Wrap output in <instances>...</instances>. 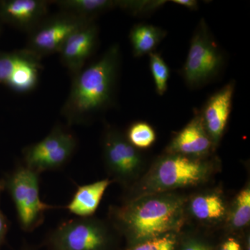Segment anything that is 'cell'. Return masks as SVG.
Segmentation results:
<instances>
[{
	"instance_id": "6da1fadb",
	"label": "cell",
	"mask_w": 250,
	"mask_h": 250,
	"mask_svg": "<svg viewBox=\"0 0 250 250\" xmlns=\"http://www.w3.org/2000/svg\"><path fill=\"white\" fill-rule=\"evenodd\" d=\"M119 45L115 44L101 58L73 77L62 116L69 125H82L113 103L121 65Z\"/></svg>"
},
{
	"instance_id": "7a4b0ae2",
	"label": "cell",
	"mask_w": 250,
	"mask_h": 250,
	"mask_svg": "<svg viewBox=\"0 0 250 250\" xmlns=\"http://www.w3.org/2000/svg\"><path fill=\"white\" fill-rule=\"evenodd\" d=\"M185 201L170 194L142 195L112 208L115 228L136 243L177 231L183 225Z\"/></svg>"
},
{
	"instance_id": "3957f363",
	"label": "cell",
	"mask_w": 250,
	"mask_h": 250,
	"mask_svg": "<svg viewBox=\"0 0 250 250\" xmlns=\"http://www.w3.org/2000/svg\"><path fill=\"white\" fill-rule=\"evenodd\" d=\"M210 171V163L202 158L167 154L156 163L137 197L199 185L207 181Z\"/></svg>"
},
{
	"instance_id": "277c9868",
	"label": "cell",
	"mask_w": 250,
	"mask_h": 250,
	"mask_svg": "<svg viewBox=\"0 0 250 250\" xmlns=\"http://www.w3.org/2000/svg\"><path fill=\"white\" fill-rule=\"evenodd\" d=\"M40 173L18 164L2 179L4 190L14 202L20 227L25 232H32L43 223L45 213L60 208L41 200Z\"/></svg>"
},
{
	"instance_id": "5b68a950",
	"label": "cell",
	"mask_w": 250,
	"mask_h": 250,
	"mask_svg": "<svg viewBox=\"0 0 250 250\" xmlns=\"http://www.w3.org/2000/svg\"><path fill=\"white\" fill-rule=\"evenodd\" d=\"M224 64V54L208 30L205 20L202 19L190 41L182 69L184 80L189 88H200L214 80L223 70Z\"/></svg>"
},
{
	"instance_id": "8992f818",
	"label": "cell",
	"mask_w": 250,
	"mask_h": 250,
	"mask_svg": "<svg viewBox=\"0 0 250 250\" xmlns=\"http://www.w3.org/2000/svg\"><path fill=\"white\" fill-rule=\"evenodd\" d=\"M111 241L107 225L90 217L62 222L47 234L45 244L50 250H108Z\"/></svg>"
},
{
	"instance_id": "52a82bcc",
	"label": "cell",
	"mask_w": 250,
	"mask_h": 250,
	"mask_svg": "<svg viewBox=\"0 0 250 250\" xmlns=\"http://www.w3.org/2000/svg\"><path fill=\"white\" fill-rule=\"evenodd\" d=\"M77 146L74 134L57 125L42 141L23 149L24 165L40 174L61 170L72 159Z\"/></svg>"
},
{
	"instance_id": "ba28073f",
	"label": "cell",
	"mask_w": 250,
	"mask_h": 250,
	"mask_svg": "<svg viewBox=\"0 0 250 250\" xmlns=\"http://www.w3.org/2000/svg\"><path fill=\"white\" fill-rule=\"evenodd\" d=\"M93 20L61 11L47 16L28 33L27 47L42 59L59 53L65 41L76 31L93 22Z\"/></svg>"
},
{
	"instance_id": "9c48e42d",
	"label": "cell",
	"mask_w": 250,
	"mask_h": 250,
	"mask_svg": "<svg viewBox=\"0 0 250 250\" xmlns=\"http://www.w3.org/2000/svg\"><path fill=\"white\" fill-rule=\"evenodd\" d=\"M41 60L27 48L0 52V83L16 93H29L39 82Z\"/></svg>"
},
{
	"instance_id": "30bf717a",
	"label": "cell",
	"mask_w": 250,
	"mask_h": 250,
	"mask_svg": "<svg viewBox=\"0 0 250 250\" xmlns=\"http://www.w3.org/2000/svg\"><path fill=\"white\" fill-rule=\"evenodd\" d=\"M103 147L105 166L116 180L126 184L134 178L141 168L142 158L124 135L118 130L108 129Z\"/></svg>"
},
{
	"instance_id": "8fae6325",
	"label": "cell",
	"mask_w": 250,
	"mask_h": 250,
	"mask_svg": "<svg viewBox=\"0 0 250 250\" xmlns=\"http://www.w3.org/2000/svg\"><path fill=\"white\" fill-rule=\"evenodd\" d=\"M235 82L231 81L208 99L200 113L206 130L216 146L223 137L232 107Z\"/></svg>"
},
{
	"instance_id": "7c38bea8",
	"label": "cell",
	"mask_w": 250,
	"mask_h": 250,
	"mask_svg": "<svg viewBox=\"0 0 250 250\" xmlns=\"http://www.w3.org/2000/svg\"><path fill=\"white\" fill-rule=\"evenodd\" d=\"M98 39V27L93 22L74 33L62 46L59 53L61 62L72 77L83 70L96 47Z\"/></svg>"
},
{
	"instance_id": "4fadbf2b",
	"label": "cell",
	"mask_w": 250,
	"mask_h": 250,
	"mask_svg": "<svg viewBox=\"0 0 250 250\" xmlns=\"http://www.w3.org/2000/svg\"><path fill=\"white\" fill-rule=\"evenodd\" d=\"M49 4L45 0H2L0 20L29 33L47 17Z\"/></svg>"
},
{
	"instance_id": "5bb4252c",
	"label": "cell",
	"mask_w": 250,
	"mask_h": 250,
	"mask_svg": "<svg viewBox=\"0 0 250 250\" xmlns=\"http://www.w3.org/2000/svg\"><path fill=\"white\" fill-rule=\"evenodd\" d=\"M214 148L197 113L187 126L176 134L167 148V154H181L191 157L202 158Z\"/></svg>"
},
{
	"instance_id": "9a60e30c",
	"label": "cell",
	"mask_w": 250,
	"mask_h": 250,
	"mask_svg": "<svg viewBox=\"0 0 250 250\" xmlns=\"http://www.w3.org/2000/svg\"><path fill=\"white\" fill-rule=\"evenodd\" d=\"M111 183L108 179L78 186L71 200L65 207L79 218H90L98 210L104 194Z\"/></svg>"
},
{
	"instance_id": "2e32d148",
	"label": "cell",
	"mask_w": 250,
	"mask_h": 250,
	"mask_svg": "<svg viewBox=\"0 0 250 250\" xmlns=\"http://www.w3.org/2000/svg\"><path fill=\"white\" fill-rule=\"evenodd\" d=\"M166 35L164 29L152 24H136L129 34L134 57H141L154 52Z\"/></svg>"
},
{
	"instance_id": "e0dca14e",
	"label": "cell",
	"mask_w": 250,
	"mask_h": 250,
	"mask_svg": "<svg viewBox=\"0 0 250 250\" xmlns=\"http://www.w3.org/2000/svg\"><path fill=\"white\" fill-rule=\"evenodd\" d=\"M62 11L94 20L99 14L118 7L119 1L113 0H59L54 1Z\"/></svg>"
},
{
	"instance_id": "ac0fdd59",
	"label": "cell",
	"mask_w": 250,
	"mask_h": 250,
	"mask_svg": "<svg viewBox=\"0 0 250 250\" xmlns=\"http://www.w3.org/2000/svg\"><path fill=\"white\" fill-rule=\"evenodd\" d=\"M192 214L200 220H217L223 218L226 207L218 194L208 193L197 195L190 204Z\"/></svg>"
},
{
	"instance_id": "d6986e66",
	"label": "cell",
	"mask_w": 250,
	"mask_h": 250,
	"mask_svg": "<svg viewBox=\"0 0 250 250\" xmlns=\"http://www.w3.org/2000/svg\"><path fill=\"white\" fill-rule=\"evenodd\" d=\"M126 138L136 149H146L155 142L156 134L150 125L139 122L130 126Z\"/></svg>"
},
{
	"instance_id": "ffe728a7",
	"label": "cell",
	"mask_w": 250,
	"mask_h": 250,
	"mask_svg": "<svg viewBox=\"0 0 250 250\" xmlns=\"http://www.w3.org/2000/svg\"><path fill=\"white\" fill-rule=\"evenodd\" d=\"M250 220V190L249 188L239 192L235 201L230 222L233 228H243Z\"/></svg>"
},
{
	"instance_id": "44dd1931",
	"label": "cell",
	"mask_w": 250,
	"mask_h": 250,
	"mask_svg": "<svg viewBox=\"0 0 250 250\" xmlns=\"http://www.w3.org/2000/svg\"><path fill=\"white\" fill-rule=\"evenodd\" d=\"M149 67L155 83L156 93L164 95L167 88L170 69L160 54L152 52L149 54Z\"/></svg>"
},
{
	"instance_id": "7402d4cb",
	"label": "cell",
	"mask_w": 250,
	"mask_h": 250,
	"mask_svg": "<svg viewBox=\"0 0 250 250\" xmlns=\"http://www.w3.org/2000/svg\"><path fill=\"white\" fill-rule=\"evenodd\" d=\"M166 2L167 1H119L118 7L138 16L151 14Z\"/></svg>"
},
{
	"instance_id": "603a6c76",
	"label": "cell",
	"mask_w": 250,
	"mask_h": 250,
	"mask_svg": "<svg viewBox=\"0 0 250 250\" xmlns=\"http://www.w3.org/2000/svg\"><path fill=\"white\" fill-rule=\"evenodd\" d=\"M4 191V183H3L2 179H0V195ZM9 220L6 218V215L3 213L1 208H0V248L4 244L6 241V236L9 232Z\"/></svg>"
},
{
	"instance_id": "cb8c5ba5",
	"label": "cell",
	"mask_w": 250,
	"mask_h": 250,
	"mask_svg": "<svg viewBox=\"0 0 250 250\" xmlns=\"http://www.w3.org/2000/svg\"><path fill=\"white\" fill-rule=\"evenodd\" d=\"M155 250H174L175 241L170 235H165L150 240Z\"/></svg>"
},
{
	"instance_id": "d4e9b609",
	"label": "cell",
	"mask_w": 250,
	"mask_h": 250,
	"mask_svg": "<svg viewBox=\"0 0 250 250\" xmlns=\"http://www.w3.org/2000/svg\"><path fill=\"white\" fill-rule=\"evenodd\" d=\"M220 250H241L240 243L233 238H229L223 243Z\"/></svg>"
},
{
	"instance_id": "484cf974",
	"label": "cell",
	"mask_w": 250,
	"mask_h": 250,
	"mask_svg": "<svg viewBox=\"0 0 250 250\" xmlns=\"http://www.w3.org/2000/svg\"><path fill=\"white\" fill-rule=\"evenodd\" d=\"M172 1L174 4L180 5L190 10H197L198 8V2L195 0H174Z\"/></svg>"
},
{
	"instance_id": "4316f807",
	"label": "cell",
	"mask_w": 250,
	"mask_h": 250,
	"mask_svg": "<svg viewBox=\"0 0 250 250\" xmlns=\"http://www.w3.org/2000/svg\"><path fill=\"white\" fill-rule=\"evenodd\" d=\"M182 250H210L208 247L197 242H190Z\"/></svg>"
},
{
	"instance_id": "83f0119b",
	"label": "cell",
	"mask_w": 250,
	"mask_h": 250,
	"mask_svg": "<svg viewBox=\"0 0 250 250\" xmlns=\"http://www.w3.org/2000/svg\"><path fill=\"white\" fill-rule=\"evenodd\" d=\"M131 250H155L152 246V242L149 241L143 242L136 245Z\"/></svg>"
},
{
	"instance_id": "f1b7e54d",
	"label": "cell",
	"mask_w": 250,
	"mask_h": 250,
	"mask_svg": "<svg viewBox=\"0 0 250 250\" xmlns=\"http://www.w3.org/2000/svg\"><path fill=\"white\" fill-rule=\"evenodd\" d=\"M21 250H36L35 248H33L30 246H28V245L25 244L24 246H23L22 248H21Z\"/></svg>"
}]
</instances>
